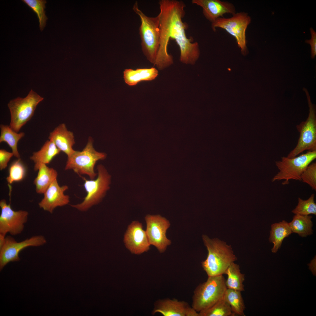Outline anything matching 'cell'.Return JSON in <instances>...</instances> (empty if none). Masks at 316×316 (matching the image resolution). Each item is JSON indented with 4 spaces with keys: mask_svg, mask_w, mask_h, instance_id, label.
Returning <instances> with one entry per match:
<instances>
[{
    "mask_svg": "<svg viewBox=\"0 0 316 316\" xmlns=\"http://www.w3.org/2000/svg\"><path fill=\"white\" fill-rule=\"evenodd\" d=\"M49 140H52L61 151L69 157L75 151L73 146L75 143L72 132L68 130L64 123L60 124L50 132Z\"/></svg>",
    "mask_w": 316,
    "mask_h": 316,
    "instance_id": "ac0fdd59",
    "label": "cell"
},
{
    "mask_svg": "<svg viewBox=\"0 0 316 316\" xmlns=\"http://www.w3.org/2000/svg\"><path fill=\"white\" fill-rule=\"evenodd\" d=\"M223 298L230 305L233 316H245V308L241 291L227 288Z\"/></svg>",
    "mask_w": 316,
    "mask_h": 316,
    "instance_id": "484cf974",
    "label": "cell"
},
{
    "mask_svg": "<svg viewBox=\"0 0 316 316\" xmlns=\"http://www.w3.org/2000/svg\"><path fill=\"white\" fill-rule=\"evenodd\" d=\"M44 98L31 89L25 98L17 97L8 104L11 114L10 128L18 133L32 118L37 105Z\"/></svg>",
    "mask_w": 316,
    "mask_h": 316,
    "instance_id": "52a82bcc",
    "label": "cell"
},
{
    "mask_svg": "<svg viewBox=\"0 0 316 316\" xmlns=\"http://www.w3.org/2000/svg\"><path fill=\"white\" fill-rule=\"evenodd\" d=\"M6 236L0 234V248L3 246L4 243Z\"/></svg>",
    "mask_w": 316,
    "mask_h": 316,
    "instance_id": "e575fe53",
    "label": "cell"
},
{
    "mask_svg": "<svg viewBox=\"0 0 316 316\" xmlns=\"http://www.w3.org/2000/svg\"><path fill=\"white\" fill-rule=\"evenodd\" d=\"M26 170L20 159H19L11 165L9 170V174L6 180L9 184L15 182L22 180L25 177Z\"/></svg>",
    "mask_w": 316,
    "mask_h": 316,
    "instance_id": "f546056e",
    "label": "cell"
},
{
    "mask_svg": "<svg viewBox=\"0 0 316 316\" xmlns=\"http://www.w3.org/2000/svg\"><path fill=\"white\" fill-rule=\"evenodd\" d=\"M97 170L98 176L96 179L89 180L83 177L87 195L81 203L71 205L72 207L81 211H86L93 206L99 203L104 196L110 188L111 176L101 164L97 166Z\"/></svg>",
    "mask_w": 316,
    "mask_h": 316,
    "instance_id": "ba28073f",
    "label": "cell"
},
{
    "mask_svg": "<svg viewBox=\"0 0 316 316\" xmlns=\"http://www.w3.org/2000/svg\"><path fill=\"white\" fill-rule=\"evenodd\" d=\"M68 189L67 185L60 186L57 179H55L44 193L43 198L38 203L39 207L52 213L56 207L67 205L70 197L64 193Z\"/></svg>",
    "mask_w": 316,
    "mask_h": 316,
    "instance_id": "9a60e30c",
    "label": "cell"
},
{
    "mask_svg": "<svg viewBox=\"0 0 316 316\" xmlns=\"http://www.w3.org/2000/svg\"><path fill=\"white\" fill-rule=\"evenodd\" d=\"M37 176L34 180L36 192L44 194L52 182L57 179V171L54 169L41 164L38 170Z\"/></svg>",
    "mask_w": 316,
    "mask_h": 316,
    "instance_id": "ffe728a7",
    "label": "cell"
},
{
    "mask_svg": "<svg viewBox=\"0 0 316 316\" xmlns=\"http://www.w3.org/2000/svg\"><path fill=\"white\" fill-rule=\"evenodd\" d=\"M251 21L248 14L244 12L236 13L230 18H220L211 23V28L216 31L217 28L225 30L235 39L243 55L248 53L246 31Z\"/></svg>",
    "mask_w": 316,
    "mask_h": 316,
    "instance_id": "30bf717a",
    "label": "cell"
},
{
    "mask_svg": "<svg viewBox=\"0 0 316 316\" xmlns=\"http://www.w3.org/2000/svg\"><path fill=\"white\" fill-rule=\"evenodd\" d=\"M157 312L164 316H199V312L187 302L175 298H167L157 301L153 313Z\"/></svg>",
    "mask_w": 316,
    "mask_h": 316,
    "instance_id": "2e32d148",
    "label": "cell"
},
{
    "mask_svg": "<svg viewBox=\"0 0 316 316\" xmlns=\"http://www.w3.org/2000/svg\"><path fill=\"white\" fill-rule=\"evenodd\" d=\"M315 194H312L307 200L298 198V203L292 212L295 214L308 215H316V204L314 201Z\"/></svg>",
    "mask_w": 316,
    "mask_h": 316,
    "instance_id": "f1b7e54d",
    "label": "cell"
},
{
    "mask_svg": "<svg viewBox=\"0 0 316 316\" xmlns=\"http://www.w3.org/2000/svg\"><path fill=\"white\" fill-rule=\"evenodd\" d=\"M158 74V70L154 67L138 68L135 70L126 69L123 72V78L126 84L130 86H134L141 81L153 80Z\"/></svg>",
    "mask_w": 316,
    "mask_h": 316,
    "instance_id": "44dd1931",
    "label": "cell"
},
{
    "mask_svg": "<svg viewBox=\"0 0 316 316\" xmlns=\"http://www.w3.org/2000/svg\"><path fill=\"white\" fill-rule=\"evenodd\" d=\"M133 9L141 20L139 31L142 51L147 59L154 64L160 44L159 15L155 17L146 16L139 9L137 1Z\"/></svg>",
    "mask_w": 316,
    "mask_h": 316,
    "instance_id": "3957f363",
    "label": "cell"
},
{
    "mask_svg": "<svg viewBox=\"0 0 316 316\" xmlns=\"http://www.w3.org/2000/svg\"><path fill=\"white\" fill-rule=\"evenodd\" d=\"M311 216L295 214L292 221L289 223L292 233H297L302 237L313 234V223Z\"/></svg>",
    "mask_w": 316,
    "mask_h": 316,
    "instance_id": "cb8c5ba5",
    "label": "cell"
},
{
    "mask_svg": "<svg viewBox=\"0 0 316 316\" xmlns=\"http://www.w3.org/2000/svg\"><path fill=\"white\" fill-rule=\"evenodd\" d=\"M224 274L227 276L225 281L227 288L241 291H244L243 282L245 280V274L241 272L239 265L234 262L232 263L228 267Z\"/></svg>",
    "mask_w": 316,
    "mask_h": 316,
    "instance_id": "603a6c76",
    "label": "cell"
},
{
    "mask_svg": "<svg viewBox=\"0 0 316 316\" xmlns=\"http://www.w3.org/2000/svg\"><path fill=\"white\" fill-rule=\"evenodd\" d=\"M126 248L132 253L140 254L148 251L150 244L141 223L134 221L128 226L124 238Z\"/></svg>",
    "mask_w": 316,
    "mask_h": 316,
    "instance_id": "5bb4252c",
    "label": "cell"
},
{
    "mask_svg": "<svg viewBox=\"0 0 316 316\" xmlns=\"http://www.w3.org/2000/svg\"><path fill=\"white\" fill-rule=\"evenodd\" d=\"M145 220V231L150 245L155 246L160 253L164 252L171 243L166 235L170 226L169 221L159 215H147Z\"/></svg>",
    "mask_w": 316,
    "mask_h": 316,
    "instance_id": "4fadbf2b",
    "label": "cell"
},
{
    "mask_svg": "<svg viewBox=\"0 0 316 316\" xmlns=\"http://www.w3.org/2000/svg\"><path fill=\"white\" fill-rule=\"evenodd\" d=\"M0 142H6L11 148L14 156L18 159H20V155L17 148L19 140L25 135V133L21 132L17 133L7 125L1 124Z\"/></svg>",
    "mask_w": 316,
    "mask_h": 316,
    "instance_id": "d4e9b609",
    "label": "cell"
},
{
    "mask_svg": "<svg viewBox=\"0 0 316 316\" xmlns=\"http://www.w3.org/2000/svg\"><path fill=\"white\" fill-rule=\"evenodd\" d=\"M292 233L289 223L285 220L272 224L269 238V242L274 244L272 252L276 253L281 247L284 239Z\"/></svg>",
    "mask_w": 316,
    "mask_h": 316,
    "instance_id": "7402d4cb",
    "label": "cell"
},
{
    "mask_svg": "<svg viewBox=\"0 0 316 316\" xmlns=\"http://www.w3.org/2000/svg\"><path fill=\"white\" fill-rule=\"evenodd\" d=\"M61 152L52 140H47L40 150L33 152L30 157L35 164L34 171H38L41 164H49Z\"/></svg>",
    "mask_w": 316,
    "mask_h": 316,
    "instance_id": "d6986e66",
    "label": "cell"
},
{
    "mask_svg": "<svg viewBox=\"0 0 316 316\" xmlns=\"http://www.w3.org/2000/svg\"><path fill=\"white\" fill-rule=\"evenodd\" d=\"M311 35V39L306 40L305 42L310 44L311 46V58H314L316 55V32L312 28L310 29Z\"/></svg>",
    "mask_w": 316,
    "mask_h": 316,
    "instance_id": "d6a6232c",
    "label": "cell"
},
{
    "mask_svg": "<svg viewBox=\"0 0 316 316\" xmlns=\"http://www.w3.org/2000/svg\"><path fill=\"white\" fill-rule=\"evenodd\" d=\"M202 239L208 253L202 266L208 276L223 275L232 262L237 260L231 246L217 239L203 235Z\"/></svg>",
    "mask_w": 316,
    "mask_h": 316,
    "instance_id": "7a4b0ae2",
    "label": "cell"
},
{
    "mask_svg": "<svg viewBox=\"0 0 316 316\" xmlns=\"http://www.w3.org/2000/svg\"><path fill=\"white\" fill-rule=\"evenodd\" d=\"M307 98L309 108V114L306 121H303L296 126L300 133L297 145L288 155L287 157L292 158L305 150L316 151V107L312 103L307 89L303 88Z\"/></svg>",
    "mask_w": 316,
    "mask_h": 316,
    "instance_id": "9c48e42d",
    "label": "cell"
},
{
    "mask_svg": "<svg viewBox=\"0 0 316 316\" xmlns=\"http://www.w3.org/2000/svg\"><path fill=\"white\" fill-rule=\"evenodd\" d=\"M14 156L12 152H8L4 149L0 150V170L5 169L11 158Z\"/></svg>",
    "mask_w": 316,
    "mask_h": 316,
    "instance_id": "1f68e13d",
    "label": "cell"
},
{
    "mask_svg": "<svg viewBox=\"0 0 316 316\" xmlns=\"http://www.w3.org/2000/svg\"><path fill=\"white\" fill-rule=\"evenodd\" d=\"M159 4L160 44L154 65L162 70L173 64V56L167 51L170 39L174 40L179 47L180 61L195 64L200 56V47L197 42H193L186 36V30L188 25L183 20L185 14V4L177 0H161Z\"/></svg>",
    "mask_w": 316,
    "mask_h": 316,
    "instance_id": "6da1fadb",
    "label": "cell"
},
{
    "mask_svg": "<svg viewBox=\"0 0 316 316\" xmlns=\"http://www.w3.org/2000/svg\"><path fill=\"white\" fill-rule=\"evenodd\" d=\"M309 266V269L312 271L314 275H316V256L312 260L310 264H308Z\"/></svg>",
    "mask_w": 316,
    "mask_h": 316,
    "instance_id": "836d02e7",
    "label": "cell"
},
{
    "mask_svg": "<svg viewBox=\"0 0 316 316\" xmlns=\"http://www.w3.org/2000/svg\"><path fill=\"white\" fill-rule=\"evenodd\" d=\"M22 1L36 14L39 20L40 29L41 31H42L46 25V21L48 19L45 11L46 1L22 0Z\"/></svg>",
    "mask_w": 316,
    "mask_h": 316,
    "instance_id": "83f0119b",
    "label": "cell"
},
{
    "mask_svg": "<svg viewBox=\"0 0 316 316\" xmlns=\"http://www.w3.org/2000/svg\"><path fill=\"white\" fill-rule=\"evenodd\" d=\"M301 181L308 185L312 189L316 190V163H311L302 173Z\"/></svg>",
    "mask_w": 316,
    "mask_h": 316,
    "instance_id": "4dcf8cb0",
    "label": "cell"
},
{
    "mask_svg": "<svg viewBox=\"0 0 316 316\" xmlns=\"http://www.w3.org/2000/svg\"><path fill=\"white\" fill-rule=\"evenodd\" d=\"M316 158V151H308L292 158L282 157L275 162L279 171L272 178V182L283 180L282 184L284 185L289 184L291 180L301 181L302 173Z\"/></svg>",
    "mask_w": 316,
    "mask_h": 316,
    "instance_id": "8992f818",
    "label": "cell"
},
{
    "mask_svg": "<svg viewBox=\"0 0 316 316\" xmlns=\"http://www.w3.org/2000/svg\"><path fill=\"white\" fill-rule=\"evenodd\" d=\"M0 234L5 236L9 233L13 236L20 233L27 222L28 212L26 211H14L11 204H7L5 199L0 201Z\"/></svg>",
    "mask_w": 316,
    "mask_h": 316,
    "instance_id": "8fae6325",
    "label": "cell"
},
{
    "mask_svg": "<svg viewBox=\"0 0 316 316\" xmlns=\"http://www.w3.org/2000/svg\"><path fill=\"white\" fill-rule=\"evenodd\" d=\"M47 242L42 235H37L18 242L12 237H6L5 242L0 248V270H1L8 263L11 262L19 261L20 252L29 246L38 247L42 245Z\"/></svg>",
    "mask_w": 316,
    "mask_h": 316,
    "instance_id": "7c38bea8",
    "label": "cell"
},
{
    "mask_svg": "<svg viewBox=\"0 0 316 316\" xmlns=\"http://www.w3.org/2000/svg\"><path fill=\"white\" fill-rule=\"evenodd\" d=\"M93 143V139L89 137L82 151L75 150L68 157L65 169H72L79 175H87L91 179H94L97 174L94 171L95 166L98 160L104 159L106 154L96 151Z\"/></svg>",
    "mask_w": 316,
    "mask_h": 316,
    "instance_id": "5b68a950",
    "label": "cell"
},
{
    "mask_svg": "<svg viewBox=\"0 0 316 316\" xmlns=\"http://www.w3.org/2000/svg\"><path fill=\"white\" fill-rule=\"evenodd\" d=\"M192 3L202 8L203 13L211 23L226 13L232 15L236 13L235 6L232 3L220 0H192Z\"/></svg>",
    "mask_w": 316,
    "mask_h": 316,
    "instance_id": "e0dca14e",
    "label": "cell"
},
{
    "mask_svg": "<svg viewBox=\"0 0 316 316\" xmlns=\"http://www.w3.org/2000/svg\"><path fill=\"white\" fill-rule=\"evenodd\" d=\"M223 275L208 276L196 287L192 297V307L197 312L206 309L223 298L227 288Z\"/></svg>",
    "mask_w": 316,
    "mask_h": 316,
    "instance_id": "277c9868",
    "label": "cell"
},
{
    "mask_svg": "<svg viewBox=\"0 0 316 316\" xmlns=\"http://www.w3.org/2000/svg\"><path fill=\"white\" fill-rule=\"evenodd\" d=\"M199 314V316H233L230 305L223 298Z\"/></svg>",
    "mask_w": 316,
    "mask_h": 316,
    "instance_id": "4316f807",
    "label": "cell"
}]
</instances>
